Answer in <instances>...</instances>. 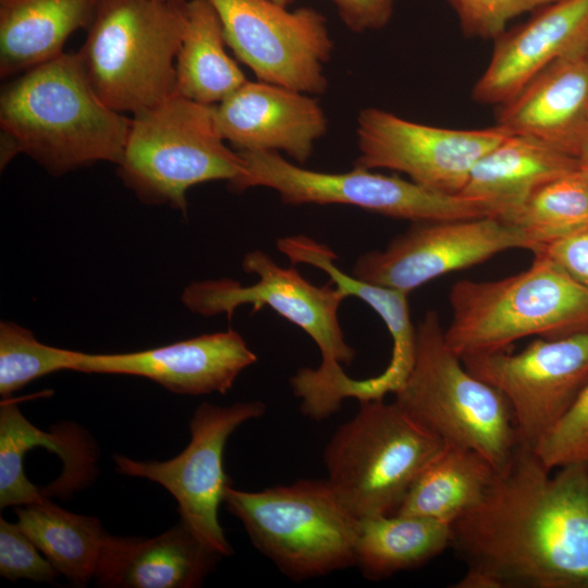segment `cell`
Segmentation results:
<instances>
[{"mask_svg": "<svg viewBox=\"0 0 588 588\" xmlns=\"http://www.w3.org/2000/svg\"><path fill=\"white\" fill-rule=\"evenodd\" d=\"M551 475L519 443L481 502L452 525L456 588H588V463Z\"/></svg>", "mask_w": 588, "mask_h": 588, "instance_id": "cell-1", "label": "cell"}, {"mask_svg": "<svg viewBox=\"0 0 588 588\" xmlns=\"http://www.w3.org/2000/svg\"><path fill=\"white\" fill-rule=\"evenodd\" d=\"M0 125L20 152L60 175L97 161L119 164L132 120L98 98L77 54L62 53L2 90Z\"/></svg>", "mask_w": 588, "mask_h": 588, "instance_id": "cell-2", "label": "cell"}, {"mask_svg": "<svg viewBox=\"0 0 588 588\" xmlns=\"http://www.w3.org/2000/svg\"><path fill=\"white\" fill-rule=\"evenodd\" d=\"M242 269L257 275V282L242 285L228 278L194 282L185 287L182 302L193 313L207 317L225 314L228 319L240 306L252 305L253 313L268 306L305 331L318 346L321 364L298 369L290 385L301 400L304 416L317 421L329 418L341 408L338 391L347 377L342 364L351 365L356 357L339 320L347 296L331 280L321 286L313 284L261 249L248 252Z\"/></svg>", "mask_w": 588, "mask_h": 588, "instance_id": "cell-3", "label": "cell"}, {"mask_svg": "<svg viewBox=\"0 0 588 588\" xmlns=\"http://www.w3.org/2000/svg\"><path fill=\"white\" fill-rule=\"evenodd\" d=\"M449 301L444 339L460 357L509 350L527 336L588 332V291L543 250L519 273L455 282Z\"/></svg>", "mask_w": 588, "mask_h": 588, "instance_id": "cell-4", "label": "cell"}, {"mask_svg": "<svg viewBox=\"0 0 588 588\" xmlns=\"http://www.w3.org/2000/svg\"><path fill=\"white\" fill-rule=\"evenodd\" d=\"M183 5L161 0H97L77 57L98 98L136 115L175 93Z\"/></svg>", "mask_w": 588, "mask_h": 588, "instance_id": "cell-5", "label": "cell"}, {"mask_svg": "<svg viewBox=\"0 0 588 588\" xmlns=\"http://www.w3.org/2000/svg\"><path fill=\"white\" fill-rule=\"evenodd\" d=\"M394 396L445 444L478 452L498 471L520 443L507 400L466 369L446 343L436 310H428L416 327L414 366Z\"/></svg>", "mask_w": 588, "mask_h": 588, "instance_id": "cell-6", "label": "cell"}, {"mask_svg": "<svg viewBox=\"0 0 588 588\" xmlns=\"http://www.w3.org/2000/svg\"><path fill=\"white\" fill-rule=\"evenodd\" d=\"M252 543L289 578L301 581L356 564L359 519L326 479H299L260 491L224 494Z\"/></svg>", "mask_w": 588, "mask_h": 588, "instance_id": "cell-7", "label": "cell"}, {"mask_svg": "<svg viewBox=\"0 0 588 588\" xmlns=\"http://www.w3.org/2000/svg\"><path fill=\"white\" fill-rule=\"evenodd\" d=\"M444 444L396 401H362L324 448L327 480L358 519L393 514Z\"/></svg>", "mask_w": 588, "mask_h": 588, "instance_id": "cell-8", "label": "cell"}, {"mask_svg": "<svg viewBox=\"0 0 588 588\" xmlns=\"http://www.w3.org/2000/svg\"><path fill=\"white\" fill-rule=\"evenodd\" d=\"M120 176L147 204H170L184 215L194 185L243 173V159L219 134L215 106L176 93L134 115Z\"/></svg>", "mask_w": 588, "mask_h": 588, "instance_id": "cell-9", "label": "cell"}, {"mask_svg": "<svg viewBox=\"0 0 588 588\" xmlns=\"http://www.w3.org/2000/svg\"><path fill=\"white\" fill-rule=\"evenodd\" d=\"M243 173L230 183L234 191L260 186L275 191L286 205H348L412 222L495 216L491 205L460 194H446L396 175L355 167L327 173L302 168L277 151H238Z\"/></svg>", "mask_w": 588, "mask_h": 588, "instance_id": "cell-10", "label": "cell"}, {"mask_svg": "<svg viewBox=\"0 0 588 588\" xmlns=\"http://www.w3.org/2000/svg\"><path fill=\"white\" fill-rule=\"evenodd\" d=\"M266 411L261 401L229 406L201 403L189 420L191 441L179 455L159 462L115 454V469L162 486L175 499L181 522L209 549L222 558L230 556L233 548L218 518L231 485L223 467L224 448L241 425L260 418Z\"/></svg>", "mask_w": 588, "mask_h": 588, "instance_id": "cell-11", "label": "cell"}, {"mask_svg": "<svg viewBox=\"0 0 588 588\" xmlns=\"http://www.w3.org/2000/svg\"><path fill=\"white\" fill-rule=\"evenodd\" d=\"M466 369L507 400L519 441L535 448L588 384V332L537 338L522 352L461 357Z\"/></svg>", "mask_w": 588, "mask_h": 588, "instance_id": "cell-12", "label": "cell"}, {"mask_svg": "<svg viewBox=\"0 0 588 588\" xmlns=\"http://www.w3.org/2000/svg\"><path fill=\"white\" fill-rule=\"evenodd\" d=\"M226 45L261 82L323 94V65L333 41L324 16L311 8L289 11L271 0H209Z\"/></svg>", "mask_w": 588, "mask_h": 588, "instance_id": "cell-13", "label": "cell"}, {"mask_svg": "<svg viewBox=\"0 0 588 588\" xmlns=\"http://www.w3.org/2000/svg\"><path fill=\"white\" fill-rule=\"evenodd\" d=\"M355 167L406 174L427 188L460 194L475 163L512 134L504 126L448 128L405 120L377 108L357 117Z\"/></svg>", "mask_w": 588, "mask_h": 588, "instance_id": "cell-14", "label": "cell"}, {"mask_svg": "<svg viewBox=\"0 0 588 588\" xmlns=\"http://www.w3.org/2000/svg\"><path fill=\"white\" fill-rule=\"evenodd\" d=\"M514 248L534 250L518 228L497 216L413 222L385 248L362 254L352 274L409 294L433 279Z\"/></svg>", "mask_w": 588, "mask_h": 588, "instance_id": "cell-15", "label": "cell"}, {"mask_svg": "<svg viewBox=\"0 0 588 588\" xmlns=\"http://www.w3.org/2000/svg\"><path fill=\"white\" fill-rule=\"evenodd\" d=\"M96 471L91 439L74 425L44 431L17 405L0 409V507L24 506L47 497H69L87 486Z\"/></svg>", "mask_w": 588, "mask_h": 588, "instance_id": "cell-16", "label": "cell"}, {"mask_svg": "<svg viewBox=\"0 0 588 588\" xmlns=\"http://www.w3.org/2000/svg\"><path fill=\"white\" fill-rule=\"evenodd\" d=\"M256 360L243 336L229 329L132 353L76 351L72 370L143 377L177 394H225Z\"/></svg>", "mask_w": 588, "mask_h": 588, "instance_id": "cell-17", "label": "cell"}, {"mask_svg": "<svg viewBox=\"0 0 588 588\" xmlns=\"http://www.w3.org/2000/svg\"><path fill=\"white\" fill-rule=\"evenodd\" d=\"M221 137L238 151L286 152L305 163L317 139L327 131V118L317 99L266 82H246L215 105Z\"/></svg>", "mask_w": 588, "mask_h": 588, "instance_id": "cell-18", "label": "cell"}, {"mask_svg": "<svg viewBox=\"0 0 588 588\" xmlns=\"http://www.w3.org/2000/svg\"><path fill=\"white\" fill-rule=\"evenodd\" d=\"M493 41L490 61L475 83L471 98L500 106L550 63L588 44V0H555Z\"/></svg>", "mask_w": 588, "mask_h": 588, "instance_id": "cell-19", "label": "cell"}, {"mask_svg": "<svg viewBox=\"0 0 588 588\" xmlns=\"http://www.w3.org/2000/svg\"><path fill=\"white\" fill-rule=\"evenodd\" d=\"M497 123L577 158L588 131V44L550 63L498 106Z\"/></svg>", "mask_w": 588, "mask_h": 588, "instance_id": "cell-20", "label": "cell"}, {"mask_svg": "<svg viewBox=\"0 0 588 588\" xmlns=\"http://www.w3.org/2000/svg\"><path fill=\"white\" fill-rule=\"evenodd\" d=\"M275 245L293 265L306 264L326 272L347 297L355 296L368 304L388 328L393 343L389 365L371 378L351 379L347 396L362 402L395 394L408 378L416 355V328L411 318L408 293L344 273L335 265V253L306 235L284 236L278 238Z\"/></svg>", "mask_w": 588, "mask_h": 588, "instance_id": "cell-21", "label": "cell"}, {"mask_svg": "<svg viewBox=\"0 0 588 588\" xmlns=\"http://www.w3.org/2000/svg\"><path fill=\"white\" fill-rule=\"evenodd\" d=\"M221 558L180 520L149 539L107 534L94 578L110 588H196Z\"/></svg>", "mask_w": 588, "mask_h": 588, "instance_id": "cell-22", "label": "cell"}, {"mask_svg": "<svg viewBox=\"0 0 588 588\" xmlns=\"http://www.w3.org/2000/svg\"><path fill=\"white\" fill-rule=\"evenodd\" d=\"M580 167L578 158L552 145L510 134L475 163L460 195L488 203L501 216L542 185Z\"/></svg>", "mask_w": 588, "mask_h": 588, "instance_id": "cell-23", "label": "cell"}, {"mask_svg": "<svg viewBox=\"0 0 588 588\" xmlns=\"http://www.w3.org/2000/svg\"><path fill=\"white\" fill-rule=\"evenodd\" d=\"M97 0H0V75L26 72L62 53L69 36L89 27Z\"/></svg>", "mask_w": 588, "mask_h": 588, "instance_id": "cell-24", "label": "cell"}, {"mask_svg": "<svg viewBox=\"0 0 588 588\" xmlns=\"http://www.w3.org/2000/svg\"><path fill=\"white\" fill-rule=\"evenodd\" d=\"M497 473L478 452L444 444L415 479L393 514L452 525L481 502Z\"/></svg>", "mask_w": 588, "mask_h": 588, "instance_id": "cell-25", "label": "cell"}, {"mask_svg": "<svg viewBox=\"0 0 588 588\" xmlns=\"http://www.w3.org/2000/svg\"><path fill=\"white\" fill-rule=\"evenodd\" d=\"M183 11L175 93L203 105H218L247 79L225 51L222 24L209 0H186Z\"/></svg>", "mask_w": 588, "mask_h": 588, "instance_id": "cell-26", "label": "cell"}, {"mask_svg": "<svg viewBox=\"0 0 588 588\" xmlns=\"http://www.w3.org/2000/svg\"><path fill=\"white\" fill-rule=\"evenodd\" d=\"M451 525L418 516L383 514L359 519L356 564L380 580L425 565L451 547Z\"/></svg>", "mask_w": 588, "mask_h": 588, "instance_id": "cell-27", "label": "cell"}, {"mask_svg": "<svg viewBox=\"0 0 588 588\" xmlns=\"http://www.w3.org/2000/svg\"><path fill=\"white\" fill-rule=\"evenodd\" d=\"M17 523L60 575L85 586L95 576L107 536L94 516L69 512L49 498L16 507Z\"/></svg>", "mask_w": 588, "mask_h": 588, "instance_id": "cell-28", "label": "cell"}, {"mask_svg": "<svg viewBox=\"0 0 588 588\" xmlns=\"http://www.w3.org/2000/svg\"><path fill=\"white\" fill-rule=\"evenodd\" d=\"M534 246H546L588 229V181L581 167L535 191L519 207L501 216Z\"/></svg>", "mask_w": 588, "mask_h": 588, "instance_id": "cell-29", "label": "cell"}, {"mask_svg": "<svg viewBox=\"0 0 588 588\" xmlns=\"http://www.w3.org/2000/svg\"><path fill=\"white\" fill-rule=\"evenodd\" d=\"M75 352L44 344L30 330L11 321H1V396L10 397L37 378L60 370H72Z\"/></svg>", "mask_w": 588, "mask_h": 588, "instance_id": "cell-30", "label": "cell"}, {"mask_svg": "<svg viewBox=\"0 0 588 588\" xmlns=\"http://www.w3.org/2000/svg\"><path fill=\"white\" fill-rule=\"evenodd\" d=\"M461 30L470 38L494 40L514 19L555 0H446Z\"/></svg>", "mask_w": 588, "mask_h": 588, "instance_id": "cell-31", "label": "cell"}, {"mask_svg": "<svg viewBox=\"0 0 588 588\" xmlns=\"http://www.w3.org/2000/svg\"><path fill=\"white\" fill-rule=\"evenodd\" d=\"M550 469L588 463V384L560 422L534 448Z\"/></svg>", "mask_w": 588, "mask_h": 588, "instance_id": "cell-32", "label": "cell"}, {"mask_svg": "<svg viewBox=\"0 0 588 588\" xmlns=\"http://www.w3.org/2000/svg\"><path fill=\"white\" fill-rule=\"evenodd\" d=\"M19 523L0 518V575L9 580L53 583L60 576Z\"/></svg>", "mask_w": 588, "mask_h": 588, "instance_id": "cell-33", "label": "cell"}, {"mask_svg": "<svg viewBox=\"0 0 588 588\" xmlns=\"http://www.w3.org/2000/svg\"><path fill=\"white\" fill-rule=\"evenodd\" d=\"M338 13L354 33L385 27L394 11V0H332Z\"/></svg>", "mask_w": 588, "mask_h": 588, "instance_id": "cell-34", "label": "cell"}, {"mask_svg": "<svg viewBox=\"0 0 588 588\" xmlns=\"http://www.w3.org/2000/svg\"><path fill=\"white\" fill-rule=\"evenodd\" d=\"M588 291V229L542 249Z\"/></svg>", "mask_w": 588, "mask_h": 588, "instance_id": "cell-35", "label": "cell"}, {"mask_svg": "<svg viewBox=\"0 0 588 588\" xmlns=\"http://www.w3.org/2000/svg\"><path fill=\"white\" fill-rule=\"evenodd\" d=\"M576 156L583 163H588V131L579 143Z\"/></svg>", "mask_w": 588, "mask_h": 588, "instance_id": "cell-36", "label": "cell"}, {"mask_svg": "<svg viewBox=\"0 0 588 588\" xmlns=\"http://www.w3.org/2000/svg\"><path fill=\"white\" fill-rule=\"evenodd\" d=\"M274 3L287 8L290 3H292L294 0H271Z\"/></svg>", "mask_w": 588, "mask_h": 588, "instance_id": "cell-37", "label": "cell"}, {"mask_svg": "<svg viewBox=\"0 0 588 588\" xmlns=\"http://www.w3.org/2000/svg\"><path fill=\"white\" fill-rule=\"evenodd\" d=\"M161 1L177 4V5H182L186 2V0H161Z\"/></svg>", "mask_w": 588, "mask_h": 588, "instance_id": "cell-38", "label": "cell"}, {"mask_svg": "<svg viewBox=\"0 0 588 588\" xmlns=\"http://www.w3.org/2000/svg\"><path fill=\"white\" fill-rule=\"evenodd\" d=\"M581 170L585 174V176L587 177V181H588V163H583L581 162Z\"/></svg>", "mask_w": 588, "mask_h": 588, "instance_id": "cell-39", "label": "cell"}]
</instances>
